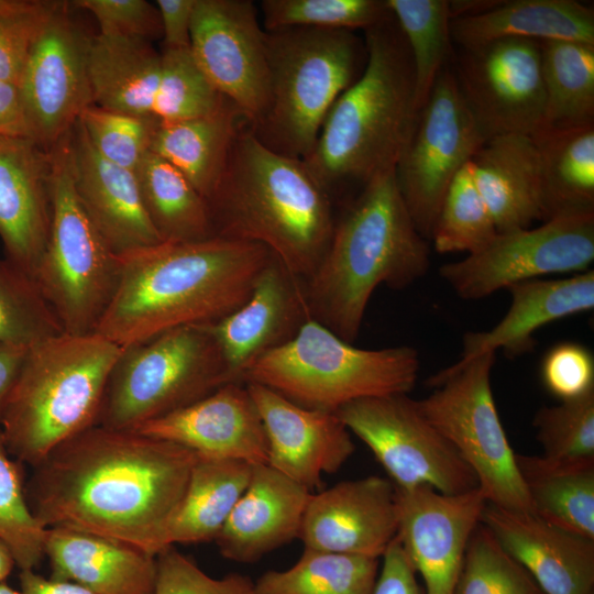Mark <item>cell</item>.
Returning <instances> with one entry per match:
<instances>
[{
  "instance_id": "cell-1",
  "label": "cell",
  "mask_w": 594,
  "mask_h": 594,
  "mask_svg": "<svg viewBox=\"0 0 594 594\" xmlns=\"http://www.w3.org/2000/svg\"><path fill=\"white\" fill-rule=\"evenodd\" d=\"M195 458L174 442L96 425L32 468L28 503L45 529L73 528L157 556L169 547Z\"/></svg>"
},
{
  "instance_id": "cell-2",
  "label": "cell",
  "mask_w": 594,
  "mask_h": 594,
  "mask_svg": "<svg viewBox=\"0 0 594 594\" xmlns=\"http://www.w3.org/2000/svg\"><path fill=\"white\" fill-rule=\"evenodd\" d=\"M270 256L264 245L218 237L121 255L116 293L95 332L125 348L217 322L248 299Z\"/></svg>"
},
{
  "instance_id": "cell-3",
  "label": "cell",
  "mask_w": 594,
  "mask_h": 594,
  "mask_svg": "<svg viewBox=\"0 0 594 594\" xmlns=\"http://www.w3.org/2000/svg\"><path fill=\"white\" fill-rule=\"evenodd\" d=\"M429 265V245L408 212L395 169L382 173L336 220L326 254L305 280L310 317L353 343L374 290L406 288Z\"/></svg>"
},
{
  "instance_id": "cell-4",
  "label": "cell",
  "mask_w": 594,
  "mask_h": 594,
  "mask_svg": "<svg viewBox=\"0 0 594 594\" xmlns=\"http://www.w3.org/2000/svg\"><path fill=\"white\" fill-rule=\"evenodd\" d=\"M213 237L264 245L306 280L330 244L332 198L302 160L262 144L245 122L207 199Z\"/></svg>"
},
{
  "instance_id": "cell-5",
  "label": "cell",
  "mask_w": 594,
  "mask_h": 594,
  "mask_svg": "<svg viewBox=\"0 0 594 594\" xmlns=\"http://www.w3.org/2000/svg\"><path fill=\"white\" fill-rule=\"evenodd\" d=\"M364 43L363 72L332 105L304 160L331 198L395 169L419 114L410 53L392 13L364 30Z\"/></svg>"
},
{
  "instance_id": "cell-6",
  "label": "cell",
  "mask_w": 594,
  "mask_h": 594,
  "mask_svg": "<svg viewBox=\"0 0 594 594\" xmlns=\"http://www.w3.org/2000/svg\"><path fill=\"white\" fill-rule=\"evenodd\" d=\"M121 350L96 332H62L29 348L0 416L11 455L33 468L57 446L96 426Z\"/></svg>"
},
{
  "instance_id": "cell-7",
  "label": "cell",
  "mask_w": 594,
  "mask_h": 594,
  "mask_svg": "<svg viewBox=\"0 0 594 594\" xmlns=\"http://www.w3.org/2000/svg\"><path fill=\"white\" fill-rule=\"evenodd\" d=\"M268 102L250 128L266 147L305 160L332 105L361 75L364 38L354 31L286 28L265 31Z\"/></svg>"
},
{
  "instance_id": "cell-8",
  "label": "cell",
  "mask_w": 594,
  "mask_h": 594,
  "mask_svg": "<svg viewBox=\"0 0 594 594\" xmlns=\"http://www.w3.org/2000/svg\"><path fill=\"white\" fill-rule=\"evenodd\" d=\"M408 345L361 349L314 319L287 343L253 362L242 383H256L310 409L336 413L367 397L408 394L419 372Z\"/></svg>"
},
{
  "instance_id": "cell-9",
  "label": "cell",
  "mask_w": 594,
  "mask_h": 594,
  "mask_svg": "<svg viewBox=\"0 0 594 594\" xmlns=\"http://www.w3.org/2000/svg\"><path fill=\"white\" fill-rule=\"evenodd\" d=\"M228 383L234 382L210 323L177 327L122 348L97 425L135 430Z\"/></svg>"
},
{
  "instance_id": "cell-10",
  "label": "cell",
  "mask_w": 594,
  "mask_h": 594,
  "mask_svg": "<svg viewBox=\"0 0 594 594\" xmlns=\"http://www.w3.org/2000/svg\"><path fill=\"white\" fill-rule=\"evenodd\" d=\"M70 132L50 148L52 220L34 279L63 332L94 333L116 293L120 256L87 216L75 190Z\"/></svg>"
},
{
  "instance_id": "cell-11",
  "label": "cell",
  "mask_w": 594,
  "mask_h": 594,
  "mask_svg": "<svg viewBox=\"0 0 594 594\" xmlns=\"http://www.w3.org/2000/svg\"><path fill=\"white\" fill-rule=\"evenodd\" d=\"M495 354L459 360L430 376L433 391L416 405L475 473L487 503L531 512L492 392Z\"/></svg>"
},
{
  "instance_id": "cell-12",
  "label": "cell",
  "mask_w": 594,
  "mask_h": 594,
  "mask_svg": "<svg viewBox=\"0 0 594 594\" xmlns=\"http://www.w3.org/2000/svg\"><path fill=\"white\" fill-rule=\"evenodd\" d=\"M336 414L370 448L396 487L428 486L446 495L479 487L475 473L408 394L358 399Z\"/></svg>"
},
{
  "instance_id": "cell-13",
  "label": "cell",
  "mask_w": 594,
  "mask_h": 594,
  "mask_svg": "<svg viewBox=\"0 0 594 594\" xmlns=\"http://www.w3.org/2000/svg\"><path fill=\"white\" fill-rule=\"evenodd\" d=\"M594 261V213L561 216L496 237L483 249L439 268L462 299L485 298L513 284L582 273Z\"/></svg>"
},
{
  "instance_id": "cell-14",
  "label": "cell",
  "mask_w": 594,
  "mask_h": 594,
  "mask_svg": "<svg viewBox=\"0 0 594 594\" xmlns=\"http://www.w3.org/2000/svg\"><path fill=\"white\" fill-rule=\"evenodd\" d=\"M484 142L453 72L444 67L395 167L404 202L426 240L451 182Z\"/></svg>"
},
{
  "instance_id": "cell-15",
  "label": "cell",
  "mask_w": 594,
  "mask_h": 594,
  "mask_svg": "<svg viewBox=\"0 0 594 594\" xmlns=\"http://www.w3.org/2000/svg\"><path fill=\"white\" fill-rule=\"evenodd\" d=\"M453 75L483 139L531 135L544 114L540 41L501 38L462 50Z\"/></svg>"
},
{
  "instance_id": "cell-16",
  "label": "cell",
  "mask_w": 594,
  "mask_h": 594,
  "mask_svg": "<svg viewBox=\"0 0 594 594\" xmlns=\"http://www.w3.org/2000/svg\"><path fill=\"white\" fill-rule=\"evenodd\" d=\"M190 51L198 66L253 128L268 102L265 30L251 0H197Z\"/></svg>"
},
{
  "instance_id": "cell-17",
  "label": "cell",
  "mask_w": 594,
  "mask_h": 594,
  "mask_svg": "<svg viewBox=\"0 0 594 594\" xmlns=\"http://www.w3.org/2000/svg\"><path fill=\"white\" fill-rule=\"evenodd\" d=\"M69 7L61 1L35 41L19 84L29 136L48 151L92 105L89 36L72 19Z\"/></svg>"
},
{
  "instance_id": "cell-18",
  "label": "cell",
  "mask_w": 594,
  "mask_h": 594,
  "mask_svg": "<svg viewBox=\"0 0 594 594\" xmlns=\"http://www.w3.org/2000/svg\"><path fill=\"white\" fill-rule=\"evenodd\" d=\"M397 538L426 594H454L466 546L487 503L477 487L446 495L428 486L396 487Z\"/></svg>"
},
{
  "instance_id": "cell-19",
  "label": "cell",
  "mask_w": 594,
  "mask_h": 594,
  "mask_svg": "<svg viewBox=\"0 0 594 594\" xmlns=\"http://www.w3.org/2000/svg\"><path fill=\"white\" fill-rule=\"evenodd\" d=\"M397 529L395 485L372 475L311 494L299 539L309 550L380 559Z\"/></svg>"
},
{
  "instance_id": "cell-20",
  "label": "cell",
  "mask_w": 594,
  "mask_h": 594,
  "mask_svg": "<svg viewBox=\"0 0 594 594\" xmlns=\"http://www.w3.org/2000/svg\"><path fill=\"white\" fill-rule=\"evenodd\" d=\"M263 421L267 465L309 491L339 471L355 450L336 413L297 405L273 389L245 383Z\"/></svg>"
},
{
  "instance_id": "cell-21",
  "label": "cell",
  "mask_w": 594,
  "mask_h": 594,
  "mask_svg": "<svg viewBox=\"0 0 594 594\" xmlns=\"http://www.w3.org/2000/svg\"><path fill=\"white\" fill-rule=\"evenodd\" d=\"M305 280L273 253L248 299L210 323L234 383L258 358L290 341L310 320Z\"/></svg>"
},
{
  "instance_id": "cell-22",
  "label": "cell",
  "mask_w": 594,
  "mask_h": 594,
  "mask_svg": "<svg viewBox=\"0 0 594 594\" xmlns=\"http://www.w3.org/2000/svg\"><path fill=\"white\" fill-rule=\"evenodd\" d=\"M51 220V152L29 136H0V240L4 257L33 278Z\"/></svg>"
},
{
  "instance_id": "cell-23",
  "label": "cell",
  "mask_w": 594,
  "mask_h": 594,
  "mask_svg": "<svg viewBox=\"0 0 594 594\" xmlns=\"http://www.w3.org/2000/svg\"><path fill=\"white\" fill-rule=\"evenodd\" d=\"M135 430L174 442L197 455L267 464L263 421L244 383H228Z\"/></svg>"
},
{
  "instance_id": "cell-24",
  "label": "cell",
  "mask_w": 594,
  "mask_h": 594,
  "mask_svg": "<svg viewBox=\"0 0 594 594\" xmlns=\"http://www.w3.org/2000/svg\"><path fill=\"white\" fill-rule=\"evenodd\" d=\"M480 521L544 594H593L594 539L492 503Z\"/></svg>"
},
{
  "instance_id": "cell-25",
  "label": "cell",
  "mask_w": 594,
  "mask_h": 594,
  "mask_svg": "<svg viewBox=\"0 0 594 594\" xmlns=\"http://www.w3.org/2000/svg\"><path fill=\"white\" fill-rule=\"evenodd\" d=\"M69 150L78 199L113 253L121 256L163 242L147 217L134 170L103 158L78 122Z\"/></svg>"
},
{
  "instance_id": "cell-26",
  "label": "cell",
  "mask_w": 594,
  "mask_h": 594,
  "mask_svg": "<svg viewBox=\"0 0 594 594\" xmlns=\"http://www.w3.org/2000/svg\"><path fill=\"white\" fill-rule=\"evenodd\" d=\"M310 491L267 464L252 466L249 485L215 541L222 557L255 563L299 538Z\"/></svg>"
},
{
  "instance_id": "cell-27",
  "label": "cell",
  "mask_w": 594,
  "mask_h": 594,
  "mask_svg": "<svg viewBox=\"0 0 594 594\" xmlns=\"http://www.w3.org/2000/svg\"><path fill=\"white\" fill-rule=\"evenodd\" d=\"M44 554L52 579L95 594H154L156 556L125 542L67 527L47 528Z\"/></svg>"
},
{
  "instance_id": "cell-28",
  "label": "cell",
  "mask_w": 594,
  "mask_h": 594,
  "mask_svg": "<svg viewBox=\"0 0 594 594\" xmlns=\"http://www.w3.org/2000/svg\"><path fill=\"white\" fill-rule=\"evenodd\" d=\"M512 301L505 316L490 330L468 332L460 360L503 350L508 358L532 350L541 327L594 307V271L558 279L536 278L506 288Z\"/></svg>"
},
{
  "instance_id": "cell-29",
  "label": "cell",
  "mask_w": 594,
  "mask_h": 594,
  "mask_svg": "<svg viewBox=\"0 0 594 594\" xmlns=\"http://www.w3.org/2000/svg\"><path fill=\"white\" fill-rule=\"evenodd\" d=\"M471 162L476 185L498 233L546 221L538 154L531 135L492 138L484 142Z\"/></svg>"
},
{
  "instance_id": "cell-30",
  "label": "cell",
  "mask_w": 594,
  "mask_h": 594,
  "mask_svg": "<svg viewBox=\"0 0 594 594\" xmlns=\"http://www.w3.org/2000/svg\"><path fill=\"white\" fill-rule=\"evenodd\" d=\"M451 38L462 50L501 38L594 43V10L575 0H510L451 19Z\"/></svg>"
},
{
  "instance_id": "cell-31",
  "label": "cell",
  "mask_w": 594,
  "mask_h": 594,
  "mask_svg": "<svg viewBox=\"0 0 594 594\" xmlns=\"http://www.w3.org/2000/svg\"><path fill=\"white\" fill-rule=\"evenodd\" d=\"M87 67L92 105L136 117H153L161 52L136 37L89 36Z\"/></svg>"
},
{
  "instance_id": "cell-32",
  "label": "cell",
  "mask_w": 594,
  "mask_h": 594,
  "mask_svg": "<svg viewBox=\"0 0 594 594\" xmlns=\"http://www.w3.org/2000/svg\"><path fill=\"white\" fill-rule=\"evenodd\" d=\"M536 145L546 221L594 213V124L531 134Z\"/></svg>"
},
{
  "instance_id": "cell-33",
  "label": "cell",
  "mask_w": 594,
  "mask_h": 594,
  "mask_svg": "<svg viewBox=\"0 0 594 594\" xmlns=\"http://www.w3.org/2000/svg\"><path fill=\"white\" fill-rule=\"evenodd\" d=\"M245 122L231 102L208 117L158 121L150 151L183 173L207 200L223 174L232 143Z\"/></svg>"
},
{
  "instance_id": "cell-34",
  "label": "cell",
  "mask_w": 594,
  "mask_h": 594,
  "mask_svg": "<svg viewBox=\"0 0 594 594\" xmlns=\"http://www.w3.org/2000/svg\"><path fill=\"white\" fill-rule=\"evenodd\" d=\"M531 513L594 539V458L551 459L515 454Z\"/></svg>"
},
{
  "instance_id": "cell-35",
  "label": "cell",
  "mask_w": 594,
  "mask_h": 594,
  "mask_svg": "<svg viewBox=\"0 0 594 594\" xmlns=\"http://www.w3.org/2000/svg\"><path fill=\"white\" fill-rule=\"evenodd\" d=\"M252 464L197 455L179 505L170 520L167 544L215 540L246 490Z\"/></svg>"
},
{
  "instance_id": "cell-36",
  "label": "cell",
  "mask_w": 594,
  "mask_h": 594,
  "mask_svg": "<svg viewBox=\"0 0 594 594\" xmlns=\"http://www.w3.org/2000/svg\"><path fill=\"white\" fill-rule=\"evenodd\" d=\"M134 172L147 217L163 242L213 238L207 200L175 166L150 151Z\"/></svg>"
},
{
  "instance_id": "cell-37",
  "label": "cell",
  "mask_w": 594,
  "mask_h": 594,
  "mask_svg": "<svg viewBox=\"0 0 594 594\" xmlns=\"http://www.w3.org/2000/svg\"><path fill=\"white\" fill-rule=\"evenodd\" d=\"M544 114L541 128L594 124V43L540 41Z\"/></svg>"
},
{
  "instance_id": "cell-38",
  "label": "cell",
  "mask_w": 594,
  "mask_h": 594,
  "mask_svg": "<svg viewBox=\"0 0 594 594\" xmlns=\"http://www.w3.org/2000/svg\"><path fill=\"white\" fill-rule=\"evenodd\" d=\"M378 572V558L304 549L292 568L260 576L252 594H371Z\"/></svg>"
},
{
  "instance_id": "cell-39",
  "label": "cell",
  "mask_w": 594,
  "mask_h": 594,
  "mask_svg": "<svg viewBox=\"0 0 594 594\" xmlns=\"http://www.w3.org/2000/svg\"><path fill=\"white\" fill-rule=\"evenodd\" d=\"M386 3L410 53L419 112L450 57L452 38L449 1L386 0Z\"/></svg>"
},
{
  "instance_id": "cell-40",
  "label": "cell",
  "mask_w": 594,
  "mask_h": 594,
  "mask_svg": "<svg viewBox=\"0 0 594 594\" xmlns=\"http://www.w3.org/2000/svg\"><path fill=\"white\" fill-rule=\"evenodd\" d=\"M497 233L469 161L443 197L430 239L438 253L472 254L487 245Z\"/></svg>"
},
{
  "instance_id": "cell-41",
  "label": "cell",
  "mask_w": 594,
  "mask_h": 594,
  "mask_svg": "<svg viewBox=\"0 0 594 594\" xmlns=\"http://www.w3.org/2000/svg\"><path fill=\"white\" fill-rule=\"evenodd\" d=\"M229 102L198 66L190 47L162 50L160 84L152 109L160 122L208 117Z\"/></svg>"
},
{
  "instance_id": "cell-42",
  "label": "cell",
  "mask_w": 594,
  "mask_h": 594,
  "mask_svg": "<svg viewBox=\"0 0 594 594\" xmlns=\"http://www.w3.org/2000/svg\"><path fill=\"white\" fill-rule=\"evenodd\" d=\"M63 329L35 279L0 256V345H32Z\"/></svg>"
},
{
  "instance_id": "cell-43",
  "label": "cell",
  "mask_w": 594,
  "mask_h": 594,
  "mask_svg": "<svg viewBox=\"0 0 594 594\" xmlns=\"http://www.w3.org/2000/svg\"><path fill=\"white\" fill-rule=\"evenodd\" d=\"M20 465L9 452L0 428V539L10 548L20 570H35L45 557L46 529L29 506Z\"/></svg>"
},
{
  "instance_id": "cell-44",
  "label": "cell",
  "mask_w": 594,
  "mask_h": 594,
  "mask_svg": "<svg viewBox=\"0 0 594 594\" xmlns=\"http://www.w3.org/2000/svg\"><path fill=\"white\" fill-rule=\"evenodd\" d=\"M265 31L286 28L366 30L391 14L386 0H263Z\"/></svg>"
},
{
  "instance_id": "cell-45",
  "label": "cell",
  "mask_w": 594,
  "mask_h": 594,
  "mask_svg": "<svg viewBox=\"0 0 594 594\" xmlns=\"http://www.w3.org/2000/svg\"><path fill=\"white\" fill-rule=\"evenodd\" d=\"M454 594L544 593L480 521L470 536Z\"/></svg>"
},
{
  "instance_id": "cell-46",
  "label": "cell",
  "mask_w": 594,
  "mask_h": 594,
  "mask_svg": "<svg viewBox=\"0 0 594 594\" xmlns=\"http://www.w3.org/2000/svg\"><path fill=\"white\" fill-rule=\"evenodd\" d=\"M77 122L92 147L107 161L135 170L150 152L158 120L136 117L90 105Z\"/></svg>"
},
{
  "instance_id": "cell-47",
  "label": "cell",
  "mask_w": 594,
  "mask_h": 594,
  "mask_svg": "<svg viewBox=\"0 0 594 594\" xmlns=\"http://www.w3.org/2000/svg\"><path fill=\"white\" fill-rule=\"evenodd\" d=\"M532 425L542 455L560 460L594 458V391L539 408Z\"/></svg>"
},
{
  "instance_id": "cell-48",
  "label": "cell",
  "mask_w": 594,
  "mask_h": 594,
  "mask_svg": "<svg viewBox=\"0 0 594 594\" xmlns=\"http://www.w3.org/2000/svg\"><path fill=\"white\" fill-rule=\"evenodd\" d=\"M59 3L0 0V80L19 87L31 50Z\"/></svg>"
},
{
  "instance_id": "cell-49",
  "label": "cell",
  "mask_w": 594,
  "mask_h": 594,
  "mask_svg": "<svg viewBox=\"0 0 594 594\" xmlns=\"http://www.w3.org/2000/svg\"><path fill=\"white\" fill-rule=\"evenodd\" d=\"M154 594H252L253 581L230 573L222 579L206 574L190 558L169 546L156 556Z\"/></svg>"
},
{
  "instance_id": "cell-50",
  "label": "cell",
  "mask_w": 594,
  "mask_h": 594,
  "mask_svg": "<svg viewBox=\"0 0 594 594\" xmlns=\"http://www.w3.org/2000/svg\"><path fill=\"white\" fill-rule=\"evenodd\" d=\"M70 6L92 14L101 35L150 42L162 38V24L155 3L145 0H76Z\"/></svg>"
},
{
  "instance_id": "cell-51",
  "label": "cell",
  "mask_w": 594,
  "mask_h": 594,
  "mask_svg": "<svg viewBox=\"0 0 594 594\" xmlns=\"http://www.w3.org/2000/svg\"><path fill=\"white\" fill-rule=\"evenodd\" d=\"M541 378L546 388L561 400L582 397L594 391V359L582 344L563 342L544 356Z\"/></svg>"
},
{
  "instance_id": "cell-52",
  "label": "cell",
  "mask_w": 594,
  "mask_h": 594,
  "mask_svg": "<svg viewBox=\"0 0 594 594\" xmlns=\"http://www.w3.org/2000/svg\"><path fill=\"white\" fill-rule=\"evenodd\" d=\"M382 557L383 564L371 594H421L416 572L397 537Z\"/></svg>"
},
{
  "instance_id": "cell-53",
  "label": "cell",
  "mask_w": 594,
  "mask_h": 594,
  "mask_svg": "<svg viewBox=\"0 0 594 594\" xmlns=\"http://www.w3.org/2000/svg\"><path fill=\"white\" fill-rule=\"evenodd\" d=\"M197 0H156L163 48L190 47V29Z\"/></svg>"
},
{
  "instance_id": "cell-54",
  "label": "cell",
  "mask_w": 594,
  "mask_h": 594,
  "mask_svg": "<svg viewBox=\"0 0 594 594\" xmlns=\"http://www.w3.org/2000/svg\"><path fill=\"white\" fill-rule=\"evenodd\" d=\"M0 136H29L19 87L2 80H0Z\"/></svg>"
},
{
  "instance_id": "cell-55",
  "label": "cell",
  "mask_w": 594,
  "mask_h": 594,
  "mask_svg": "<svg viewBox=\"0 0 594 594\" xmlns=\"http://www.w3.org/2000/svg\"><path fill=\"white\" fill-rule=\"evenodd\" d=\"M29 348L0 345V416L16 382Z\"/></svg>"
},
{
  "instance_id": "cell-56",
  "label": "cell",
  "mask_w": 594,
  "mask_h": 594,
  "mask_svg": "<svg viewBox=\"0 0 594 594\" xmlns=\"http://www.w3.org/2000/svg\"><path fill=\"white\" fill-rule=\"evenodd\" d=\"M19 580L21 594H95L74 582L46 579L34 570H21Z\"/></svg>"
},
{
  "instance_id": "cell-57",
  "label": "cell",
  "mask_w": 594,
  "mask_h": 594,
  "mask_svg": "<svg viewBox=\"0 0 594 594\" xmlns=\"http://www.w3.org/2000/svg\"><path fill=\"white\" fill-rule=\"evenodd\" d=\"M14 565L16 564L10 548L0 539V582H6Z\"/></svg>"
},
{
  "instance_id": "cell-58",
  "label": "cell",
  "mask_w": 594,
  "mask_h": 594,
  "mask_svg": "<svg viewBox=\"0 0 594 594\" xmlns=\"http://www.w3.org/2000/svg\"><path fill=\"white\" fill-rule=\"evenodd\" d=\"M0 594H21V592L12 588L6 582H0Z\"/></svg>"
}]
</instances>
